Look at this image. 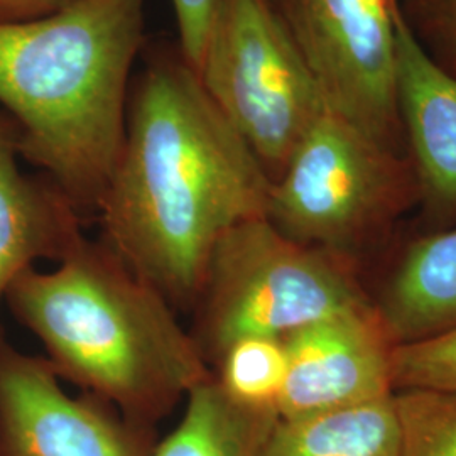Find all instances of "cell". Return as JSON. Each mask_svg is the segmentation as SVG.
<instances>
[{"instance_id":"6da1fadb","label":"cell","mask_w":456,"mask_h":456,"mask_svg":"<svg viewBox=\"0 0 456 456\" xmlns=\"http://www.w3.org/2000/svg\"><path fill=\"white\" fill-rule=\"evenodd\" d=\"M144 53L95 213L103 244L173 308L191 310L216 244L265 216L271 180L176 43Z\"/></svg>"},{"instance_id":"7a4b0ae2","label":"cell","mask_w":456,"mask_h":456,"mask_svg":"<svg viewBox=\"0 0 456 456\" xmlns=\"http://www.w3.org/2000/svg\"><path fill=\"white\" fill-rule=\"evenodd\" d=\"M147 0H78L51 16L0 24V110L22 159L78 213L97 212L118 161Z\"/></svg>"},{"instance_id":"3957f363","label":"cell","mask_w":456,"mask_h":456,"mask_svg":"<svg viewBox=\"0 0 456 456\" xmlns=\"http://www.w3.org/2000/svg\"><path fill=\"white\" fill-rule=\"evenodd\" d=\"M4 299L60 379L132 423L154 428L212 375L173 305L83 233L54 269L22 271Z\"/></svg>"},{"instance_id":"277c9868","label":"cell","mask_w":456,"mask_h":456,"mask_svg":"<svg viewBox=\"0 0 456 456\" xmlns=\"http://www.w3.org/2000/svg\"><path fill=\"white\" fill-rule=\"evenodd\" d=\"M367 306L372 303L346 256L297 242L259 216L228 230L215 247L190 331L212 369L240 338H286Z\"/></svg>"},{"instance_id":"5b68a950","label":"cell","mask_w":456,"mask_h":456,"mask_svg":"<svg viewBox=\"0 0 456 456\" xmlns=\"http://www.w3.org/2000/svg\"><path fill=\"white\" fill-rule=\"evenodd\" d=\"M196 75L271 183L326 112L279 0H222Z\"/></svg>"},{"instance_id":"8992f818","label":"cell","mask_w":456,"mask_h":456,"mask_svg":"<svg viewBox=\"0 0 456 456\" xmlns=\"http://www.w3.org/2000/svg\"><path fill=\"white\" fill-rule=\"evenodd\" d=\"M416 181L395 149L323 112L271 183L265 218L297 242L348 257L406 210Z\"/></svg>"},{"instance_id":"52a82bcc","label":"cell","mask_w":456,"mask_h":456,"mask_svg":"<svg viewBox=\"0 0 456 456\" xmlns=\"http://www.w3.org/2000/svg\"><path fill=\"white\" fill-rule=\"evenodd\" d=\"M326 112L395 149V0H279ZM397 151V149H395Z\"/></svg>"},{"instance_id":"ba28073f","label":"cell","mask_w":456,"mask_h":456,"mask_svg":"<svg viewBox=\"0 0 456 456\" xmlns=\"http://www.w3.org/2000/svg\"><path fill=\"white\" fill-rule=\"evenodd\" d=\"M156 441L154 428L71 395L48 360L0 338V456H152Z\"/></svg>"},{"instance_id":"9c48e42d","label":"cell","mask_w":456,"mask_h":456,"mask_svg":"<svg viewBox=\"0 0 456 456\" xmlns=\"http://www.w3.org/2000/svg\"><path fill=\"white\" fill-rule=\"evenodd\" d=\"M284 340L288 372L281 419L348 408L392 395V343L377 306L343 311Z\"/></svg>"},{"instance_id":"30bf717a","label":"cell","mask_w":456,"mask_h":456,"mask_svg":"<svg viewBox=\"0 0 456 456\" xmlns=\"http://www.w3.org/2000/svg\"><path fill=\"white\" fill-rule=\"evenodd\" d=\"M397 105L416 176L438 208L456 207V77L436 65L395 7Z\"/></svg>"},{"instance_id":"8fae6325","label":"cell","mask_w":456,"mask_h":456,"mask_svg":"<svg viewBox=\"0 0 456 456\" xmlns=\"http://www.w3.org/2000/svg\"><path fill=\"white\" fill-rule=\"evenodd\" d=\"M19 131L0 110V301L39 259H60L80 235V213L51 181L20 169Z\"/></svg>"},{"instance_id":"7c38bea8","label":"cell","mask_w":456,"mask_h":456,"mask_svg":"<svg viewBox=\"0 0 456 456\" xmlns=\"http://www.w3.org/2000/svg\"><path fill=\"white\" fill-rule=\"evenodd\" d=\"M375 306L394 345L456 326V227L411 245Z\"/></svg>"},{"instance_id":"4fadbf2b","label":"cell","mask_w":456,"mask_h":456,"mask_svg":"<svg viewBox=\"0 0 456 456\" xmlns=\"http://www.w3.org/2000/svg\"><path fill=\"white\" fill-rule=\"evenodd\" d=\"M276 411L230 399L213 374L184 399V412L152 456H265Z\"/></svg>"},{"instance_id":"5bb4252c","label":"cell","mask_w":456,"mask_h":456,"mask_svg":"<svg viewBox=\"0 0 456 456\" xmlns=\"http://www.w3.org/2000/svg\"><path fill=\"white\" fill-rule=\"evenodd\" d=\"M265 456H401L392 395L305 418H277Z\"/></svg>"},{"instance_id":"9a60e30c","label":"cell","mask_w":456,"mask_h":456,"mask_svg":"<svg viewBox=\"0 0 456 456\" xmlns=\"http://www.w3.org/2000/svg\"><path fill=\"white\" fill-rule=\"evenodd\" d=\"M288 372L282 338L247 337L232 343L212 367L218 386L247 408L276 411Z\"/></svg>"},{"instance_id":"2e32d148","label":"cell","mask_w":456,"mask_h":456,"mask_svg":"<svg viewBox=\"0 0 456 456\" xmlns=\"http://www.w3.org/2000/svg\"><path fill=\"white\" fill-rule=\"evenodd\" d=\"M401 456H456V389L392 394Z\"/></svg>"},{"instance_id":"e0dca14e","label":"cell","mask_w":456,"mask_h":456,"mask_svg":"<svg viewBox=\"0 0 456 456\" xmlns=\"http://www.w3.org/2000/svg\"><path fill=\"white\" fill-rule=\"evenodd\" d=\"M392 389H456V326L416 342L394 345Z\"/></svg>"},{"instance_id":"ac0fdd59","label":"cell","mask_w":456,"mask_h":456,"mask_svg":"<svg viewBox=\"0 0 456 456\" xmlns=\"http://www.w3.org/2000/svg\"><path fill=\"white\" fill-rule=\"evenodd\" d=\"M220 4L222 0H171L178 31L176 46L184 61L195 71L201 61L207 37Z\"/></svg>"},{"instance_id":"d6986e66","label":"cell","mask_w":456,"mask_h":456,"mask_svg":"<svg viewBox=\"0 0 456 456\" xmlns=\"http://www.w3.org/2000/svg\"><path fill=\"white\" fill-rule=\"evenodd\" d=\"M78 0H0V24L26 22L56 14Z\"/></svg>"},{"instance_id":"ffe728a7","label":"cell","mask_w":456,"mask_h":456,"mask_svg":"<svg viewBox=\"0 0 456 456\" xmlns=\"http://www.w3.org/2000/svg\"><path fill=\"white\" fill-rule=\"evenodd\" d=\"M438 16L444 33L456 45V0H438Z\"/></svg>"}]
</instances>
